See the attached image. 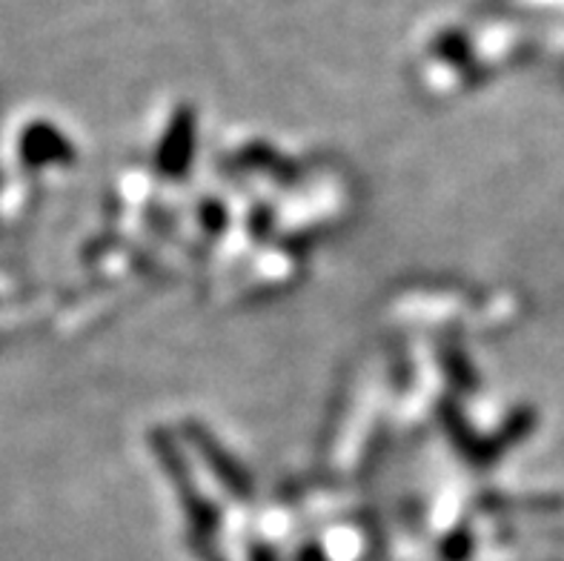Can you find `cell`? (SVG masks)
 <instances>
[]
</instances>
